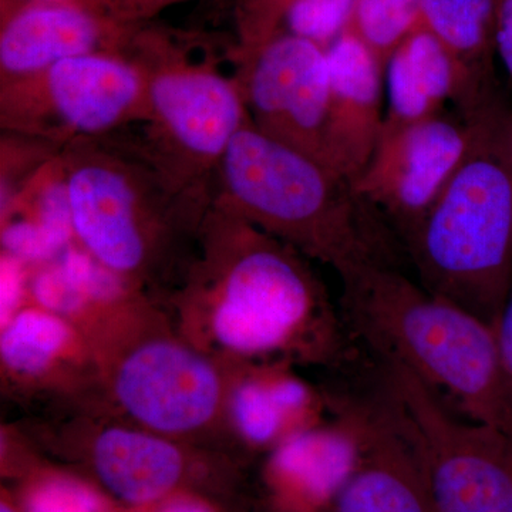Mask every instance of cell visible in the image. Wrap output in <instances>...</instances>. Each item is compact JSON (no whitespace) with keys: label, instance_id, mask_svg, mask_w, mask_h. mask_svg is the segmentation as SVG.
I'll use <instances>...</instances> for the list:
<instances>
[{"label":"cell","instance_id":"7c38bea8","mask_svg":"<svg viewBox=\"0 0 512 512\" xmlns=\"http://www.w3.org/2000/svg\"><path fill=\"white\" fill-rule=\"evenodd\" d=\"M382 134L439 116L456 103L466 119L495 109L494 89L478 82L426 29L417 28L384 66Z\"/></svg>","mask_w":512,"mask_h":512},{"label":"cell","instance_id":"ac0fdd59","mask_svg":"<svg viewBox=\"0 0 512 512\" xmlns=\"http://www.w3.org/2000/svg\"><path fill=\"white\" fill-rule=\"evenodd\" d=\"M484 86L494 89L495 0H423L420 25Z\"/></svg>","mask_w":512,"mask_h":512},{"label":"cell","instance_id":"e0dca14e","mask_svg":"<svg viewBox=\"0 0 512 512\" xmlns=\"http://www.w3.org/2000/svg\"><path fill=\"white\" fill-rule=\"evenodd\" d=\"M101 487L130 508L146 507L185 490L192 471L180 448L154 434L114 427L90 453Z\"/></svg>","mask_w":512,"mask_h":512},{"label":"cell","instance_id":"3957f363","mask_svg":"<svg viewBox=\"0 0 512 512\" xmlns=\"http://www.w3.org/2000/svg\"><path fill=\"white\" fill-rule=\"evenodd\" d=\"M407 245L424 288L494 326L512 289V128L500 107Z\"/></svg>","mask_w":512,"mask_h":512},{"label":"cell","instance_id":"d4e9b609","mask_svg":"<svg viewBox=\"0 0 512 512\" xmlns=\"http://www.w3.org/2000/svg\"><path fill=\"white\" fill-rule=\"evenodd\" d=\"M25 264L3 252L0 262V312L6 325L18 311L26 285Z\"/></svg>","mask_w":512,"mask_h":512},{"label":"cell","instance_id":"9c48e42d","mask_svg":"<svg viewBox=\"0 0 512 512\" xmlns=\"http://www.w3.org/2000/svg\"><path fill=\"white\" fill-rule=\"evenodd\" d=\"M493 110L463 120L439 114L382 134L353 188L409 242L473 150Z\"/></svg>","mask_w":512,"mask_h":512},{"label":"cell","instance_id":"cb8c5ba5","mask_svg":"<svg viewBox=\"0 0 512 512\" xmlns=\"http://www.w3.org/2000/svg\"><path fill=\"white\" fill-rule=\"evenodd\" d=\"M494 330L497 338L498 359H500L505 410H507L512 436V289L504 303L503 311L495 320Z\"/></svg>","mask_w":512,"mask_h":512},{"label":"cell","instance_id":"4fadbf2b","mask_svg":"<svg viewBox=\"0 0 512 512\" xmlns=\"http://www.w3.org/2000/svg\"><path fill=\"white\" fill-rule=\"evenodd\" d=\"M329 104L323 160L355 181L375 153L384 124V67L352 33L328 49Z\"/></svg>","mask_w":512,"mask_h":512},{"label":"cell","instance_id":"5b68a950","mask_svg":"<svg viewBox=\"0 0 512 512\" xmlns=\"http://www.w3.org/2000/svg\"><path fill=\"white\" fill-rule=\"evenodd\" d=\"M220 262L215 338L241 355L295 345L316 318L332 319L311 272L281 239L212 204L204 218Z\"/></svg>","mask_w":512,"mask_h":512},{"label":"cell","instance_id":"603a6c76","mask_svg":"<svg viewBox=\"0 0 512 512\" xmlns=\"http://www.w3.org/2000/svg\"><path fill=\"white\" fill-rule=\"evenodd\" d=\"M355 0H292L282 15L289 35L328 50L348 29Z\"/></svg>","mask_w":512,"mask_h":512},{"label":"cell","instance_id":"277c9868","mask_svg":"<svg viewBox=\"0 0 512 512\" xmlns=\"http://www.w3.org/2000/svg\"><path fill=\"white\" fill-rule=\"evenodd\" d=\"M74 235L124 278L144 274L171 228L202 222L212 191L175 183L130 140L116 136L62 148Z\"/></svg>","mask_w":512,"mask_h":512},{"label":"cell","instance_id":"5bb4252c","mask_svg":"<svg viewBox=\"0 0 512 512\" xmlns=\"http://www.w3.org/2000/svg\"><path fill=\"white\" fill-rule=\"evenodd\" d=\"M363 407H348L336 426L305 427L276 446L268 483L289 510L312 512L332 504L359 461Z\"/></svg>","mask_w":512,"mask_h":512},{"label":"cell","instance_id":"ffe728a7","mask_svg":"<svg viewBox=\"0 0 512 512\" xmlns=\"http://www.w3.org/2000/svg\"><path fill=\"white\" fill-rule=\"evenodd\" d=\"M69 340V326L60 315L45 309H25L3 325L0 353L12 372L35 376L62 355Z\"/></svg>","mask_w":512,"mask_h":512},{"label":"cell","instance_id":"f1b7e54d","mask_svg":"<svg viewBox=\"0 0 512 512\" xmlns=\"http://www.w3.org/2000/svg\"><path fill=\"white\" fill-rule=\"evenodd\" d=\"M40 3H67V5H80V0H35ZM82 6V5H80Z\"/></svg>","mask_w":512,"mask_h":512},{"label":"cell","instance_id":"44dd1931","mask_svg":"<svg viewBox=\"0 0 512 512\" xmlns=\"http://www.w3.org/2000/svg\"><path fill=\"white\" fill-rule=\"evenodd\" d=\"M423 0H355L348 29L382 66L419 28Z\"/></svg>","mask_w":512,"mask_h":512},{"label":"cell","instance_id":"4316f807","mask_svg":"<svg viewBox=\"0 0 512 512\" xmlns=\"http://www.w3.org/2000/svg\"><path fill=\"white\" fill-rule=\"evenodd\" d=\"M497 57L512 83V0H495Z\"/></svg>","mask_w":512,"mask_h":512},{"label":"cell","instance_id":"d6986e66","mask_svg":"<svg viewBox=\"0 0 512 512\" xmlns=\"http://www.w3.org/2000/svg\"><path fill=\"white\" fill-rule=\"evenodd\" d=\"M311 390L296 377H255L239 384L232 394L235 427L248 443L266 446L284 441L311 410Z\"/></svg>","mask_w":512,"mask_h":512},{"label":"cell","instance_id":"83f0119b","mask_svg":"<svg viewBox=\"0 0 512 512\" xmlns=\"http://www.w3.org/2000/svg\"><path fill=\"white\" fill-rule=\"evenodd\" d=\"M292 0H265L264 15L261 23L252 36L251 45L265 42L269 37L278 35V26L281 23L282 15Z\"/></svg>","mask_w":512,"mask_h":512},{"label":"cell","instance_id":"8fae6325","mask_svg":"<svg viewBox=\"0 0 512 512\" xmlns=\"http://www.w3.org/2000/svg\"><path fill=\"white\" fill-rule=\"evenodd\" d=\"M114 392L123 409L148 429L185 433L214 416L220 379L214 366L187 346L153 340L121 362Z\"/></svg>","mask_w":512,"mask_h":512},{"label":"cell","instance_id":"f546056e","mask_svg":"<svg viewBox=\"0 0 512 512\" xmlns=\"http://www.w3.org/2000/svg\"><path fill=\"white\" fill-rule=\"evenodd\" d=\"M511 128H512V116H511Z\"/></svg>","mask_w":512,"mask_h":512},{"label":"cell","instance_id":"ba28073f","mask_svg":"<svg viewBox=\"0 0 512 512\" xmlns=\"http://www.w3.org/2000/svg\"><path fill=\"white\" fill-rule=\"evenodd\" d=\"M146 121V86L131 59L70 57L42 72L0 82L3 133L56 147L119 133Z\"/></svg>","mask_w":512,"mask_h":512},{"label":"cell","instance_id":"484cf974","mask_svg":"<svg viewBox=\"0 0 512 512\" xmlns=\"http://www.w3.org/2000/svg\"><path fill=\"white\" fill-rule=\"evenodd\" d=\"M131 512H220L217 508L190 491H180L146 507L131 508Z\"/></svg>","mask_w":512,"mask_h":512},{"label":"cell","instance_id":"8992f818","mask_svg":"<svg viewBox=\"0 0 512 512\" xmlns=\"http://www.w3.org/2000/svg\"><path fill=\"white\" fill-rule=\"evenodd\" d=\"M382 404L412 446L436 512H512L510 434L457 419L396 363H384Z\"/></svg>","mask_w":512,"mask_h":512},{"label":"cell","instance_id":"9a60e30c","mask_svg":"<svg viewBox=\"0 0 512 512\" xmlns=\"http://www.w3.org/2000/svg\"><path fill=\"white\" fill-rule=\"evenodd\" d=\"M333 510L436 512L416 454L382 402L363 407L362 453Z\"/></svg>","mask_w":512,"mask_h":512},{"label":"cell","instance_id":"2e32d148","mask_svg":"<svg viewBox=\"0 0 512 512\" xmlns=\"http://www.w3.org/2000/svg\"><path fill=\"white\" fill-rule=\"evenodd\" d=\"M111 33L99 16L83 6L36 2L3 26L0 82L42 72L70 57L117 55Z\"/></svg>","mask_w":512,"mask_h":512},{"label":"cell","instance_id":"6da1fadb","mask_svg":"<svg viewBox=\"0 0 512 512\" xmlns=\"http://www.w3.org/2000/svg\"><path fill=\"white\" fill-rule=\"evenodd\" d=\"M348 330L377 353L448 394L468 419L510 434L494 326L390 264L340 272Z\"/></svg>","mask_w":512,"mask_h":512},{"label":"cell","instance_id":"52a82bcc","mask_svg":"<svg viewBox=\"0 0 512 512\" xmlns=\"http://www.w3.org/2000/svg\"><path fill=\"white\" fill-rule=\"evenodd\" d=\"M131 60L146 86L143 134L131 144L175 183L212 191L222 156L249 120L237 76L174 53Z\"/></svg>","mask_w":512,"mask_h":512},{"label":"cell","instance_id":"7a4b0ae2","mask_svg":"<svg viewBox=\"0 0 512 512\" xmlns=\"http://www.w3.org/2000/svg\"><path fill=\"white\" fill-rule=\"evenodd\" d=\"M212 204L338 274L359 265L390 264L383 218L352 181L266 136L249 120L218 164Z\"/></svg>","mask_w":512,"mask_h":512},{"label":"cell","instance_id":"7402d4cb","mask_svg":"<svg viewBox=\"0 0 512 512\" xmlns=\"http://www.w3.org/2000/svg\"><path fill=\"white\" fill-rule=\"evenodd\" d=\"M18 504L22 512H117L92 484L53 471L30 476Z\"/></svg>","mask_w":512,"mask_h":512},{"label":"cell","instance_id":"30bf717a","mask_svg":"<svg viewBox=\"0 0 512 512\" xmlns=\"http://www.w3.org/2000/svg\"><path fill=\"white\" fill-rule=\"evenodd\" d=\"M235 76L252 126L325 163L328 50L311 40L278 33L245 52Z\"/></svg>","mask_w":512,"mask_h":512}]
</instances>
